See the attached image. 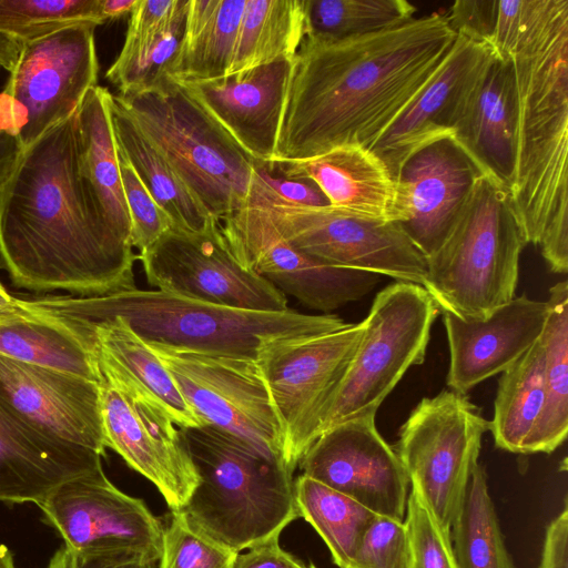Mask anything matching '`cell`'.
<instances>
[{"label": "cell", "mask_w": 568, "mask_h": 568, "mask_svg": "<svg viewBox=\"0 0 568 568\" xmlns=\"http://www.w3.org/2000/svg\"><path fill=\"white\" fill-rule=\"evenodd\" d=\"M27 310L0 321V355L100 383L91 342L58 317Z\"/></svg>", "instance_id": "obj_30"}, {"label": "cell", "mask_w": 568, "mask_h": 568, "mask_svg": "<svg viewBox=\"0 0 568 568\" xmlns=\"http://www.w3.org/2000/svg\"><path fill=\"white\" fill-rule=\"evenodd\" d=\"M267 168L284 178L313 182L333 207L394 222L395 181L384 162L365 146L341 145L303 161L267 163Z\"/></svg>", "instance_id": "obj_26"}, {"label": "cell", "mask_w": 568, "mask_h": 568, "mask_svg": "<svg viewBox=\"0 0 568 568\" xmlns=\"http://www.w3.org/2000/svg\"><path fill=\"white\" fill-rule=\"evenodd\" d=\"M404 521L410 540V568H458L450 531L439 526L413 487L408 494Z\"/></svg>", "instance_id": "obj_41"}, {"label": "cell", "mask_w": 568, "mask_h": 568, "mask_svg": "<svg viewBox=\"0 0 568 568\" xmlns=\"http://www.w3.org/2000/svg\"><path fill=\"white\" fill-rule=\"evenodd\" d=\"M363 321L344 328L266 344L257 364L282 433V459L294 471L321 435L326 406L363 335Z\"/></svg>", "instance_id": "obj_10"}, {"label": "cell", "mask_w": 568, "mask_h": 568, "mask_svg": "<svg viewBox=\"0 0 568 568\" xmlns=\"http://www.w3.org/2000/svg\"><path fill=\"white\" fill-rule=\"evenodd\" d=\"M69 568H159V560L132 552H75L69 549Z\"/></svg>", "instance_id": "obj_47"}, {"label": "cell", "mask_w": 568, "mask_h": 568, "mask_svg": "<svg viewBox=\"0 0 568 568\" xmlns=\"http://www.w3.org/2000/svg\"><path fill=\"white\" fill-rule=\"evenodd\" d=\"M491 53L489 45L456 36L430 81L371 149L387 166L393 180L414 152L432 142L452 138L462 99Z\"/></svg>", "instance_id": "obj_23"}, {"label": "cell", "mask_w": 568, "mask_h": 568, "mask_svg": "<svg viewBox=\"0 0 568 568\" xmlns=\"http://www.w3.org/2000/svg\"><path fill=\"white\" fill-rule=\"evenodd\" d=\"M305 34L304 0H245L226 77L294 59Z\"/></svg>", "instance_id": "obj_34"}, {"label": "cell", "mask_w": 568, "mask_h": 568, "mask_svg": "<svg viewBox=\"0 0 568 568\" xmlns=\"http://www.w3.org/2000/svg\"><path fill=\"white\" fill-rule=\"evenodd\" d=\"M136 0H100L101 14L104 22L119 19L131 13Z\"/></svg>", "instance_id": "obj_50"}, {"label": "cell", "mask_w": 568, "mask_h": 568, "mask_svg": "<svg viewBox=\"0 0 568 568\" xmlns=\"http://www.w3.org/2000/svg\"><path fill=\"white\" fill-rule=\"evenodd\" d=\"M526 245L509 190L483 174L426 258L423 287L439 312L484 318L515 297Z\"/></svg>", "instance_id": "obj_6"}, {"label": "cell", "mask_w": 568, "mask_h": 568, "mask_svg": "<svg viewBox=\"0 0 568 568\" xmlns=\"http://www.w3.org/2000/svg\"><path fill=\"white\" fill-rule=\"evenodd\" d=\"M0 568H17L10 549L0 542Z\"/></svg>", "instance_id": "obj_53"}, {"label": "cell", "mask_w": 568, "mask_h": 568, "mask_svg": "<svg viewBox=\"0 0 568 568\" xmlns=\"http://www.w3.org/2000/svg\"><path fill=\"white\" fill-rule=\"evenodd\" d=\"M85 22L104 23L100 0H0V32L22 42Z\"/></svg>", "instance_id": "obj_39"}, {"label": "cell", "mask_w": 568, "mask_h": 568, "mask_svg": "<svg viewBox=\"0 0 568 568\" xmlns=\"http://www.w3.org/2000/svg\"><path fill=\"white\" fill-rule=\"evenodd\" d=\"M145 344L204 425L282 458L281 426L257 361Z\"/></svg>", "instance_id": "obj_14"}, {"label": "cell", "mask_w": 568, "mask_h": 568, "mask_svg": "<svg viewBox=\"0 0 568 568\" xmlns=\"http://www.w3.org/2000/svg\"><path fill=\"white\" fill-rule=\"evenodd\" d=\"M456 32L437 12L341 40L305 36L293 60L272 163L372 149L436 73Z\"/></svg>", "instance_id": "obj_1"}, {"label": "cell", "mask_w": 568, "mask_h": 568, "mask_svg": "<svg viewBox=\"0 0 568 568\" xmlns=\"http://www.w3.org/2000/svg\"><path fill=\"white\" fill-rule=\"evenodd\" d=\"M187 0H136L123 47L105 78L118 89L148 85L175 54Z\"/></svg>", "instance_id": "obj_29"}, {"label": "cell", "mask_w": 568, "mask_h": 568, "mask_svg": "<svg viewBox=\"0 0 568 568\" xmlns=\"http://www.w3.org/2000/svg\"><path fill=\"white\" fill-rule=\"evenodd\" d=\"M24 150L16 122L0 102V206L6 187Z\"/></svg>", "instance_id": "obj_45"}, {"label": "cell", "mask_w": 568, "mask_h": 568, "mask_svg": "<svg viewBox=\"0 0 568 568\" xmlns=\"http://www.w3.org/2000/svg\"><path fill=\"white\" fill-rule=\"evenodd\" d=\"M0 402L43 437L104 456L99 383L0 355Z\"/></svg>", "instance_id": "obj_19"}, {"label": "cell", "mask_w": 568, "mask_h": 568, "mask_svg": "<svg viewBox=\"0 0 568 568\" xmlns=\"http://www.w3.org/2000/svg\"><path fill=\"white\" fill-rule=\"evenodd\" d=\"M22 41L0 32V68L11 71L22 49Z\"/></svg>", "instance_id": "obj_49"}, {"label": "cell", "mask_w": 568, "mask_h": 568, "mask_svg": "<svg viewBox=\"0 0 568 568\" xmlns=\"http://www.w3.org/2000/svg\"><path fill=\"white\" fill-rule=\"evenodd\" d=\"M439 311L417 284L395 282L378 292L346 372L329 399L321 434L352 418L375 415L409 367L425 361Z\"/></svg>", "instance_id": "obj_8"}, {"label": "cell", "mask_w": 568, "mask_h": 568, "mask_svg": "<svg viewBox=\"0 0 568 568\" xmlns=\"http://www.w3.org/2000/svg\"><path fill=\"white\" fill-rule=\"evenodd\" d=\"M180 429L199 481L179 513L194 531L240 554L300 517L281 457L212 425Z\"/></svg>", "instance_id": "obj_5"}, {"label": "cell", "mask_w": 568, "mask_h": 568, "mask_svg": "<svg viewBox=\"0 0 568 568\" xmlns=\"http://www.w3.org/2000/svg\"><path fill=\"white\" fill-rule=\"evenodd\" d=\"M233 568H308L290 552L282 549L278 538H272L237 554Z\"/></svg>", "instance_id": "obj_46"}, {"label": "cell", "mask_w": 568, "mask_h": 568, "mask_svg": "<svg viewBox=\"0 0 568 568\" xmlns=\"http://www.w3.org/2000/svg\"><path fill=\"white\" fill-rule=\"evenodd\" d=\"M458 568H516L503 539L487 475L477 463L450 527Z\"/></svg>", "instance_id": "obj_36"}, {"label": "cell", "mask_w": 568, "mask_h": 568, "mask_svg": "<svg viewBox=\"0 0 568 568\" xmlns=\"http://www.w3.org/2000/svg\"><path fill=\"white\" fill-rule=\"evenodd\" d=\"M481 42L511 62L517 120L509 193L527 244L568 271V0H493Z\"/></svg>", "instance_id": "obj_3"}, {"label": "cell", "mask_w": 568, "mask_h": 568, "mask_svg": "<svg viewBox=\"0 0 568 568\" xmlns=\"http://www.w3.org/2000/svg\"><path fill=\"white\" fill-rule=\"evenodd\" d=\"M245 0H187L183 33L165 74L176 83L226 77Z\"/></svg>", "instance_id": "obj_28"}, {"label": "cell", "mask_w": 568, "mask_h": 568, "mask_svg": "<svg viewBox=\"0 0 568 568\" xmlns=\"http://www.w3.org/2000/svg\"><path fill=\"white\" fill-rule=\"evenodd\" d=\"M545 403L544 349L538 339L501 373L489 422L495 445L524 454Z\"/></svg>", "instance_id": "obj_35"}, {"label": "cell", "mask_w": 568, "mask_h": 568, "mask_svg": "<svg viewBox=\"0 0 568 568\" xmlns=\"http://www.w3.org/2000/svg\"><path fill=\"white\" fill-rule=\"evenodd\" d=\"M101 455L54 443L0 402V500L36 505L61 484L102 469Z\"/></svg>", "instance_id": "obj_25"}, {"label": "cell", "mask_w": 568, "mask_h": 568, "mask_svg": "<svg viewBox=\"0 0 568 568\" xmlns=\"http://www.w3.org/2000/svg\"><path fill=\"white\" fill-rule=\"evenodd\" d=\"M548 311L547 302L523 294L484 318L444 312L449 347L446 383L450 390L465 395L506 371L539 339Z\"/></svg>", "instance_id": "obj_22"}, {"label": "cell", "mask_w": 568, "mask_h": 568, "mask_svg": "<svg viewBox=\"0 0 568 568\" xmlns=\"http://www.w3.org/2000/svg\"><path fill=\"white\" fill-rule=\"evenodd\" d=\"M308 568H316V567H315V565H314V564H312V562H311V564L308 565Z\"/></svg>", "instance_id": "obj_54"}, {"label": "cell", "mask_w": 568, "mask_h": 568, "mask_svg": "<svg viewBox=\"0 0 568 568\" xmlns=\"http://www.w3.org/2000/svg\"><path fill=\"white\" fill-rule=\"evenodd\" d=\"M48 568H69V549L65 546L54 552Z\"/></svg>", "instance_id": "obj_52"}, {"label": "cell", "mask_w": 568, "mask_h": 568, "mask_svg": "<svg viewBox=\"0 0 568 568\" xmlns=\"http://www.w3.org/2000/svg\"><path fill=\"white\" fill-rule=\"evenodd\" d=\"M221 230L245 268L324 314L361 300L381 282L379 274L332 266L298 251L248 205L222 220Z\"/></svg>", "instance_id": "obj_17"}, {"label": "cell", "mask_w": 568, "mask_h": 568, "mask_svg": "<svg viewBox=\"0 0 568 568\" xmlns=\"http://www.w3.org/2000/svg\"><path fill=\"white\" fill-rule=\"evenodd\" d=\"M516 120L513 65L493 50L462 99L452 139L484 175L507 189L515 166Z\"/></svg>", "instance_id": "obj_24"}, {"label": "cell", "mask_w": 568, "mask_h": 568, "mask_svg": "<svg viewBox=\"0 0 568 568\" xmlns=\"http://www.w3.org/2000/svg\"><path fill=\"white\" fill-rule=\"evenodd\" d=\"M77 114L26 148L0 206V264L16 286L34 292L133 290L138 255L82 175Z\"/></svg>", "instance_id": "obj_2"}, {"label": "cell", "mask_w": 568, "mask_h": 568, "mask_svg": "<svg viewBox=\"0 0 568 568\" xmlns=\"http://www.w3.org/2000/svg\"><path fill=\"white\" fill-rule=\"evenodd\" d=\"M111 114L119 150L124 154L151 196L163 209L172 227L202 231L214 217L199 203L178 175L113 99Z\"/></svg>", "instance_id": "obj_33"}, {"label": "cell", "mask_w": 568, "mask_h": 568, "mask_svg": "<svg viewBox=\"0 0 568 568\" xmlns=\"http://www.w3.org/2000/svg\"><path fill=\"white\" fill-rule=\"evenodd\" d=\"M111 101L112 93L98 84L88 92L78 111L81 171L108 224L131 244V220L121 180Z\"/></svg>", "instance_id": "obj_27"}, {"label": "cell", "mask_w": 568, "mask_h": 568, "mask_svg": "<svg viewBox=\"0 0 568 568\" xmlns=\"http://www.w3.org/2000/svg\"><path fill=\"white\" fill-rule=\"evenodd\" d=\"M94 356L105 447L150 480L171 511H180L199 481L181 429L125 372L108 358Z\"/></svg>", "instance_id": "obj_12"}, {"label": "cell", "mask_w": 568, "mask_h": 568, "mask_svg": "<svg viewBox=\"0 0 568 568\" xmlns=\"http://www.w3.org/2000/svg\"><path fill=\"white\" fill-rule=\"evenodd\" d=\"M294 59L213 81L179 83L252 159L272 163Z\"/></svg>", "instance_id": "obj_21"}, {"label": "cell", "mask_w": 568, "mask_h": 568, "mask_svg": "<svg viewBox=\"0 0 568 568\" xmlns=\"http://www.w3.org/2000/svg\"><path fill=\"white\" fill-rule=\"evenodd\" d=\"M303 475L356 500L376 515L405 520L409 479L375 415L322 433L298 463Z\"/></svg>", "instance_id": "obj_18"}, {"label": "cell", "mask_w": 568, "mask_h": 568, "mask_svg": "<svg viewBox=\"0 0 568 568\" xmlns=\"http://www.w3.org/2000/svg\"><path fill=\"white\" fill-rule=\"evenodd\" d=\"M481 171L452 139L414 152L396 176L394 222L427 258L445 240Z\"/></svg>", "instance_id": "obj_20"}, {"label": "cell", "mask_w": 568, "mask_h": 568, "mask_svg": "<svg viewBox=\"0 0 568 568\" xmlns=\"http://www.w3.org/2000/svg\"><path fill=\"white\" fill-rule=\"evenodd\" d=\"M94 23H78L23 42L0 100L26 148L75 114L98 85Z\"/></svg>", "instance_id": "obj_13"}, {"label": "cell", "mask_w": 568, "mask_h": 568, "mask_svg": "<svg viewBox=\"0 0 568 568\" xmlns=\"http://www.w3.org/2000/svg\"><path fill=\"white\" fill-rule=\"evenodd\" d=\"M548 316L539 337L544 349L545 403L524 454L552 453L568 432V283L549 290Z\"/></svg>", "instance_id": "obj_32"}, {"label": "cell", "mask_w": 568, "mask_h": 568, "mask_svg": "<svg viewBox=\"0 0 568 568\" xmlns=\"http://www.w3.org/2000/svg\"><path fill=\"white\" fill-rule=\"evenodd\" d=\"M113 99L212 217L221 222L245 204L258 162L179 83L164 75Z\"/></svg>", "instance_id": "obj_7"}, {"label": "cell", "mask_w": 568, "mask_h": 568, "mask_svg": "<svg viewBox=\"0 0 568 568\" xmlns=\"http://www.w3.org/2000/svg\"><path fill=\"white\" fill-rule=\"evenodd\" d=\"M101 355L135 381L171 416L179 428L199 427L204 423L181 395L171 374L153 351L120 317L88 328H75Z\"/></svg>", "instance_id": "obj_31"}, {"label": "cell", "mask_w": 568, "mask_h": 568, "mask_svg": "<svg viewBox=\"0 0 568 568\" xmlns=\"http://www.w3.org/2000/svg\"><path fill=\"white\" fill-rule=\"evenodd\" d=\"M22 304L74 328L120 317L145 343L255 361L271 342L334 332L348 324L332 314L308 315L291 308L240 310L158 290L133 288L101 296H47L22 300Z\"/></svg>", "instance_id": "obj_4"}, {"label": "cell", "mask_w": 568, "mask_h": 568, "mask_svg": "<svg viewBox=\"0 0 568 568\" xmlns=\"http://www.w3.org/2000/svg\"><path fill=\"white\" fill-rule=\"evenodd\" d=\"M237 554L194 531L179 511L164 526L159 568H233Z\"/></svg>", "instance_id": "obj_40"}, {"label": "cell", "mask_w": 568, "mask_h": 568, "mask_svg": "<svg viewBox=\"0 0 568 568\" xmlns=\"http://www.w3.org/2000/svg\"><path fill=\"white\" fill-rule=\"evenodd\" d=\"M294 491L300 517L322 537L335 565L349 568L361 538L376 514L303 474L294 481Z\"/></svg>", "instance_id": "obj_37"}, {"label": "cell", "mask_w": 568, "mask_h": 568, "mask_svg": "<svg viewBox=\"0 0 568 568\" xmlns=\"http://www.w3.org/2000/svg\"><path fill=\"white\" fill-rule=\"evenodd\" d=\"M37 506L75 552L161 558L165 525L142 499L116 488L103 468L61 484Z\"/></svg>", "instance_id": "obj_16"}, {"label": "cell", "mask_w": 568, "mask_h": 568, "mask_svg": "<svg viewBox=\"0 0 568 568\" xmlns=\"http://www.w3.org/2000/svg\"><path fill=\"white\" fill-rule=\"evenodd\" d=\"M118 152L123 192L131 220V244L142 252L172 229V222L151 196L119 148Z\"/></svg>", "instance_id": "obj_43"}, {"label": "cell", "mask_w": 568, "mask_h": 568, "mask_svg": "<svg viewBox=\"0 0 568 568\" xmlns=\"http://www.w3.org/2000/svg\"><path fill=\"white\" fill-rule=\"evenodd\" d=\"M28 313L21 300L13 297L0 283V321Z\"/></svg>", "instance_id": "obj_51"}, {"label": "cell", "mask_w": 568, "mask_h": 568, "mask_svg": "<svg viewBox=\"0 0 568 568\" xmlns=\"http://www.w3.org/2000/svg\"><path fill=\"white\" fill-rule=\"evenodd\" d=\"M306 34L341 40L402 26L417 8L406 0H304Z\"/></svg>", "instance_id": "obj_38"}, {"label": "cell", "mask_w": 568, "mask_h": 568, "mask_svg": "<svg viewBox=\"0 0 568 568\" xmlns=\"http://www.w3.org/2000/svg\"><path fill=\"white\" fill-rule=\"evenodd\" d=\"M253 175L271 194L286 203L303 206L329 205L324 193L313 182L275 174L268 170L267 163H256Z\"/></svg>", "instance_id": "obj_44"}, {"label": "cell", "mask_w": 568, "mask_h": 568, "mask_svg": "<svg viewBox=\"0 0 568 568\" xmlns=\"http://www.w3.org/2000/svg\"><path fill=\"white\" fill-rule=\"evenodd\" d=\"M138 260L158 291L240 310L290 308L281 291L236 260L215 219L199 232L170 229Z\"/></svg>", "instance_id": "obj_15"}, {"label": "cell", "mask_w": 568, "mask_h": 568, "mask_svg": "<svg viewBox=\"0 0 568 568\" xmlns=\"http://www.w3.org/2000/svg\"><path fill=\"white\" fill-rule=\"evenodd\" d=\"M412 548L407 526L375 515L364 531L349 568H410Z\"/></svg>", "instance_id": "obj_42"}, {"label": "cell", "mask_w": 568, "mask_h": 568, "mask_svg": "<svg viewBox=\"0 0 568 568\" xmlns=\"http://www.w3.org/2000/svg\"><path fill=\"white\" fill-rule=\"evenodd\" d=\"M539 568H568L567 504L546 529Z\"/></svg>", "instance_id": "obj_48"}, {"label": "cell", "mask_w": 568, "mask_h": 568, "mask_svg": "<svg viewBox=\"0 0 568 568\" xmlns=\"http://www.w3.org/2000/svg\"><path fill=\"white\" fill-rule=\"evenodd\" d=\"M244 205L261 213L290 245L325 264L425 284L426 257L396 222L362 217L332 205L286 203L254 175Z\"/></svg>", "instance_id": "obj_9"}, {"label": "cell", "mask_w": 568, "mask_h": 568, "mask_svg": "<svg viewBox=\"0 0 568 568\" xmlns=\"http://www.w3.org/2000/svg\"><path fill=\"white\" fill-rule=\"evenodd\" d=\"M489 422L454 390L423 398L399 430L397 453L409 479L442 528L450 531Z\"/></svg>", "instance_id": "obj_11"}]
</instances>
